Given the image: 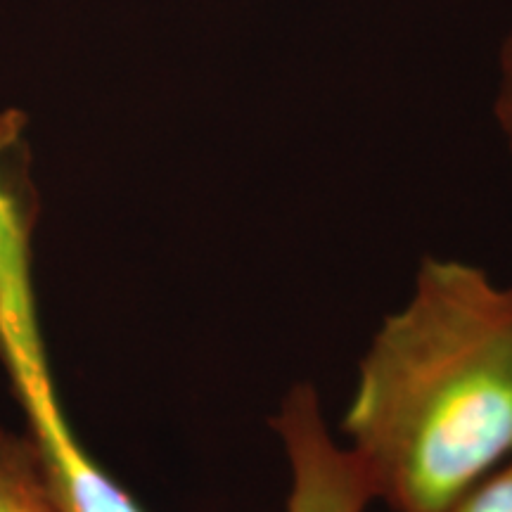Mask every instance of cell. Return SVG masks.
Wrapping results in <instances>:
<instances>
[{
	"instance_id": "6da1fadb",
	"label": "cell",
	"mask_w": 512,
	"mask_h": 512,
	"mask_svg": "<svg viewBox=\"0 0 512 512\" xmlns=\"http://www.w3.org/2000/svg\"><path fill=\"white\" fill-rule=\"evenodd\" d=\"M342 434L394 512L446 508L512 456V287L422 259L358 361Z\"/></svg>"
},
{
	"instance_id": "7a4b0ae2",
	"label": "cell",
	"mask_w": 512,
	"mask_h": 512,
	"mask_svg": "<svg viewBox=\"0 0 512 512\" xmlns=\"http://www.w3.org/2000/svg\"><path fill=\"white\" fill-rule=\"evenodd\" d=\"M271 427L290 477L285 512H368L373 489L349 448L330 432L313 384L290 387Z\"/></svg>"
},
{
	"instance_id": "3957f363",
	"label": "cell",
	"mask_w": 512,
	"mask_h": 512,
	"mask_svg": "<svg viewBox=\"0 0 512 512\" xmlns=\"http://www.w3.org/2000/svg\"><path fill=\"white\" fill-rule=\"evenodd\" d=\"M0 512H60L29 434L0 430Z\"/></svg>"
},
{
	"instance_id": "277c9868",
	"label": "cell",
	"mask_w": 512,
	"mask_h": 512,
	"mask_svg": "<svg viewBox=\"0 0 512 512\" xmlns=\"http://www.w3.org/2000/svg\"><path fill=\"white\" fill-rule=\"evenodd\" d=\"M437 512H512V456Z\"/></svg>"
},
{
	"instance_id": "5b68a950",
	"label": "cell",
	"mask_w": 512,
	"mask_h": 512,
	"mask_svg": "<svg viewBox=\"0 0 512 512\" xmlns=\"http://www.w3.org/2000/svg\"><path fill=\"white\" fill-rule=\"evenodd\" d=\"M496 119L508 143V152L512 159V36L503 46L501 55V86H498L496 98Z\"/></svg>"
}]
</instances>
